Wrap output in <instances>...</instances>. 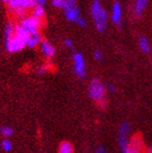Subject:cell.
<instances>
[{"label": "cell", "mask_w": 152, "mask_h": 153, "mask_svg": "<svg viewBox=\"0 0 152 153\" xmlns=\"http://www.w3.org/2000/svg\"><path fill=\"white\" fill-rule=\"evenodd\" d=\"M91 15L95 20V25H96L97 30L99 32H103L107 26V13L104 10L101 8L100 2L98 0H95L91 3Z\"/></svg>", "instance_id": "cell-1"}, {"label": "cell", "mask_w": 152, "mask_h": 153, "mask_svg": "<svg viewBox=\"0 0 152 153\" xmlns=\"http://www.w3.org/2000/svg\"><path fill=\"white\" fill-rule=\"evenodd\" d=\"M10 11L16 16H23L29 9H33L35 4L33 0H10L8 2Z\"/></svg>", "instance_id": "cell-2"}, {"label": "cell", "mask_w": 152, "mask_h": 153, "mask_svg": "<svg viewBox=\"0 0 152 153\" xmlns=\"http://www.w3.org/2000/svg\"><path fill=\"white\" fill-rule=\"evenodd\" d=\"M89 96L92 100L96 102L101 103L104 101L105 98V87L102 85V82H100L98 78H94L91 80L90 85H89Z\"/></svg>", "instance_id": "cell-3"}, {"label": "cell", "mask_w": 152, "mask_h": 153, "mask_svg": "<svg viewBox=\"0 0 152 153\" xmlns=\"http://www.w3.org/2000/svg\"><path fill=\"white\" fill-rule=\"evenodd\" d=\"M20 24L31 34H34V33L39 32V28L41 27V20L33 16V15H29V16H24Z\"/></svg>", "instance_id": "cell-4"}, {"label": "cell", "mask_w": 152, "mask_h": 153, "mask_svg": "<svg viewBox=\"0 0 152 153\" xmlns=\"http://www.w3.org/2000/svg\"><path fill=\"white\" fill-rule=\"evenodd\" d=\"M129 133H130V125L127 122L121 124L120 129H118V144L122 152L125 150L129 143Z\"/></svg>", "instance_id": "cell-5"}, {"label": "cell", "mask_w": 152, "mask_h": 153, "mask_svg": "<svg viewBox=\"0 0 152 153\" xmlns=\"http://www.w3.org/2000/svg\"><path fill=\"white\" fill-rule=\"evenodd\" d=\"M25 46H26V42L15 35H13V37H11V38L6 41V49L11 53L19 52Z\"/></svg>", "instance_id": "cell-6"}, {"label": "cell", "mask_w": 152, "mask_h": 153, "mask_svg": "<svg viewBox=\"0 0 152 153\" xmlns=\"http://www.w3.org/2000/svg\"><path fill=\"white\" fill-rule=\"evenodd\" d=\"M73 60H74V71H75L76 75L78 77H80V78L85 77L86 66L83 56L80 53H74Z\"/></svg>", "instance_id": "cell-7"}, {"label": "cell", "mask_w": 152, "mask_h": 153, "mask_svg": "<svg viewBox=\"0 0 152 153\" xmlns=\"http://www.w3.org/2000/svg\"><path fill=\"white\" fill-rule=\"evenodd\" d=\"M123 153H141V142L139 137H134L132 140H129L128 146L123 151Z\"/></svg>", "instance_id": "cell-8"}, {"label": "cell", "mask_w": 152, "mask_h": 153, "mask_svg": "<svg viewBox=\"0 0 152 153\" xmlns=\"http://www.w3.org/2000/svg\"><path fill=\"white\" fill-rule=\"evenodd\" d=\"M40 46H41V52L44 53V56H47L48 59H50V58H52V56H54L56 50H54L53 46L50 44L49 41L42 40L40 42Z\"/></svg>", "instance_id": "cell-9"}, {"label": "cell", "mask_w": 152, "mask_h": 153, "mask_svg": "<svg viewBox=\"0 0 152 153\" xmlns=\"http://www.w3.org/2000/svg\"><path fill=\"white\" fill-rule=\"evenodd\" d=\"M121 19H122V8H121L120 2H115L112 8V21L115 24L120 25Z\"/></svg>", "instance_id": "cell-10"}, {"label": "cell", "mask_w": 152, "mask_h": 153, "mask_svg": "<svg viewBox=\"0 0 152 153\" xmlns=\"http://www.w3.org/2000/svg\"><path fill=\"white\" fill-rule=\"evenodd\" d=\"M148 4V0H136L134 6V13L136 18H140Z\"/></svg>", "instance_id": "cell-11"}, {"label": "cell", "mask_w": 152, "mask_h": 153, "mask_svg": "<svg viewBox=\"0 0 152 153\" xmlns=\"http://www.w3.org/2000/svg\"><path fill=\"white\" fill-rule=\"evenodd\" d=\"M64 11H65V16H66L67 21L73 22V21H76L79 18V11L76 6H73V7H71V8L64 9Z\"/></svg>", "instance_id": "cell-12"}, {"label": "cell", "mask_w": 152, "mask_h": 153, "mask_svg": "<svg viewBox=\"0 0 152 153\" xmlns=\"http://www.w3.org/2000/svg\"><path fill=\"white\" fill-rule=\"evenodd\" d=\"M40 42H41L40 34H39V32H37V33H34V34H31L29 38L26 41V46L28 48H35Z\"/></svg>", "instance_id": "cell-13"}, {"label": "cell", "mask_w": 152, "mask_h": 153, "mask_svg": "<svg viewBox=\"0 0 152 153\" xmlns=\"http://www.w3.org/2000/svg\"><path fill=\"white\" fill-rule=\"evenodd\" d=\"M13 35H14V24L10 22L7 24L6 28H4V41L13 37Z\"/></svg>", "instance_id": "cell-14"}, {"label": "cell", "mask_w": 152, "mask_h": 153, "mask_svg": "<svg viewBox=\"0 0 152 153\" xmlns=\"http://www.w3.org/2000/svg\"><path fill=\"white\" fill-rule=\"evenodd\" d=\"M33 16H35L37 19H40L42 20V18L45 16V10H44V7L41 6H35L33 8V13H32Z\"/></svg>", "instance_id": "cell-15"}, {"label": "cell", "mask_w": 152, "mask_h": 153, "mask_svg": "<svg viewBox=\"0 0 152 153\" xmlns=\"http://www.w3.org/2000/svg\"><path fill=\"white\" fill-rule=\"evenodd\" d=\"M59 153H73V147L70 142L64 141L60 144L59 148Z\"/></svg>", "instance_id": "cell-16"}, {"label": "cell", "mask_w": 152, "mask_h": 153, "mask_svg": "<svg viewBox=\"0 0 152 153\" xmlns=\"http://www.w3.org/2000/svg\"><path fill=\"white\" fill-rule=\"evenodd\" d=\"M139 47H140V49L143 52H146V53L150 52L149 41H148V39H147L146 37H140V39H139Z\"/></svg>", "instance_id": "cell-17"}, {"label": "cell", "mask_w": 152, "mask_h": 153, "mask_svg": "<svg viewBox=\"0 0 152 153\" xmlns=\"http://www.w3.org/2000/svg\"><path fill=\"white\" fill-rule=\"evenodd\" d=\"M0 133L4 137H11L13 135V129L10 126H2L0 128Z\"/></svg>", "instance_id": "cell-18"}, {"label": "cell", "mask_w": 152, "mask_h": 153, "mask_svg": "<svg viewBox=\"0 0 152 153\" xmlns=\"http://www.w3.org/2000/svg\"><path fill=\"white\" fill-rule=\"evenodd\" d=\"M0 146H1V148H2V150L6 151V152H10V151L12 150V143L9 139H4V140H2L1 143H0Z\"/></svg>", "instance_id": "cell-19"}, {"label": "cell", "mask_w": 152, "mask_h": 153, "mask_svg": "<svg viewBox=\"0 0 152 153\" xmlns=\"http://www.w3.org/2000/svg\"><path fill=\"white\" fill-rule=\"evenodd\" d=\"M67 0H52V6L56 8H63Z\"/></svg>", "instance_id": "cell-20"}, {"label": "cell", "mask_w": 152, "mask_h": 153, "mask_svg": "<svg viewBox=\"0 0 152 153\" xmlns=\"http://www.w3.org/2000/svg\"><path fill=\"white\" fill-rule=\"evenodd\" d=\"M94 56H95V59L98 60V61H100V60H102V53L100 52L99 50H96V51H95Z\"/></svg>", "instance_id": "cell-21"}, {"label": "cell", "mask_w": 152, "mask_h": 153, "mask_svg": "<svg viewBox=\"0 0 152 153\" xmlns=\"http://www.w3.org/2000/svg\"><path fill=\"white\" fill-rule=\"evenodd\" d=\"M33 2L35 6H41L44 7L46 4V0H33Z\"/></svg>", "instance_id": "cell-22"}, {"label": "cell", "mask_w": 152, "mask_h": 153, "mask_svg": "<svg viewBox=\"0 0 152 153\" xmlns=\"http://www.w3.org/2000/svg\"><path fill=\"white\" fill-rule=\"evenodd\" d=\"M49 70V68H48V65H44V66H41L39 70H38V74H45L46 72Z\"/></svg>", "instance_id": "cell-23"}, {"label": "cell", "mask_w": 152, "mask_h": 153, "mask_svg": "<svg viewBox=\"0 0 152 153\" xmlns=\"http://www.w3.org/2000/svg\"><path fill=\"white\" fill-rule=\"evenodd\" d=\"M75 22H76L77 24H78V25H80V26H83V27L86 26V22H85L84 20H83V19L80 18V16H79V18L77 19V20H76Z\"/></svg>", "instance_id": "cell-24"}, {"label": "cell", "mask_w": 152, "mask_h": 153, "mask_svg": "<svg viewBox=\"0 0 152 153\" xmlns=\"http://www.w3.org/2000/svg\"><path fill=\"white\" fill-rule=\"evenodd\" d=\"M96 153H108V152H107V150L104 149L103 146H99V147L96 149Z\"/></svg>", "instance_id": "cell-25"}, {"label": "cell", "mask_w": 152, "mask_h": 153, "mask_svg": "<svg viewBox=\"0 0 152 153\" xmlns=\"http://www.w3.org/2000/svg\"><path fill=\"white\" fill-rule=\"evenodd\" d=\"M64 42H65V46H66V47H69V48L73 47V42H72V40H71V39H66Z\"/></svg>", "instance_id": "cell-26"}, {"label": "cell", "mask_w": 152, "mask_h": 153, "mask_svg": "<svg viewBox=\"0 0 152 153\" xmlns=\"http://www.w3.org/2000/svg\"><path fill=\"white\" fill-rule=\"evenodd\" d=\"M108 88L110 89V90H112V91H115V87H114L112 84H108Z\"/></svg>", "instance_id": "cell-27"}, {"label": "cell", "mask_w": 152, "mask_h": 153, "mask_svg": "<svg viewBox=\"0 0 152 153\" xmlns=\"http://www.w3.org/2000/svg\"><path fill=\"white\" fill-rule=\"evenodd\" d=\"M2 1H4V2H7V3H8V2H9V1H10V0H2Z\"/></svg>", "instance_id": "cell-28"}, {"label": "cell", "mask_w": 152, "mask_h": 153, "mask_svg": "<svg viewBox=\"0 0 152 153\" xmlns=\"http://www.w3.org/2000/svg\"><path fill=\"white\" fill-rule=\"evenodd\" d=\"M148 153H152V150H150V151H149V152H148Z\"/></svg>", "instance_id": "cell-29"}]
</instances>
